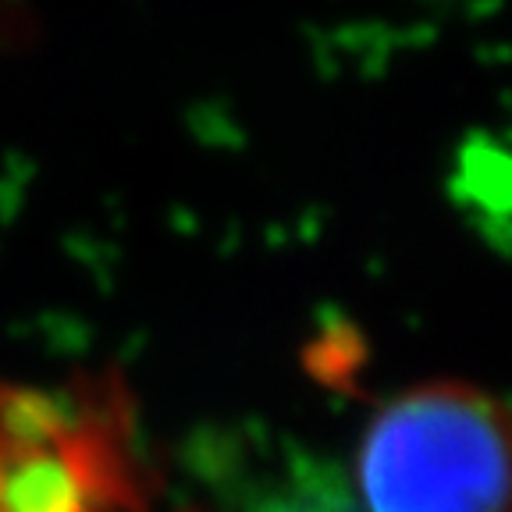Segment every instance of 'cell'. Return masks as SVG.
Wrapping results in <instances>:
<instances>
[{
	"mask_svg": "<svg viewBox=\"0 0 512 512\" xmlns=\"http://www.w3.org/2000/svg\"><path fill=\"white\" fill-rule=\"evenodd\" d=\"M363 512H512V406L463 381L416 384L356 448Z\"/></svg>",
	"mask_w": 512,
	"mask_h": 512,
	"instance_id": "1",
	"label": "cell"
},
{
	"mask_svg": "<svg viewBox=\"0 0 512 512\" xmlns=\"http://www.w3.org/2000/svg\"><path fill=\"white\" fill-rule=\"evenodd\" d=\"M121 399L0 384V512H139Z\"/></svg>",
	"mask_w": 512,
	"mask_h": 512,
	"instance_id": "2",
	"label": "cell"
}]
</instances>
